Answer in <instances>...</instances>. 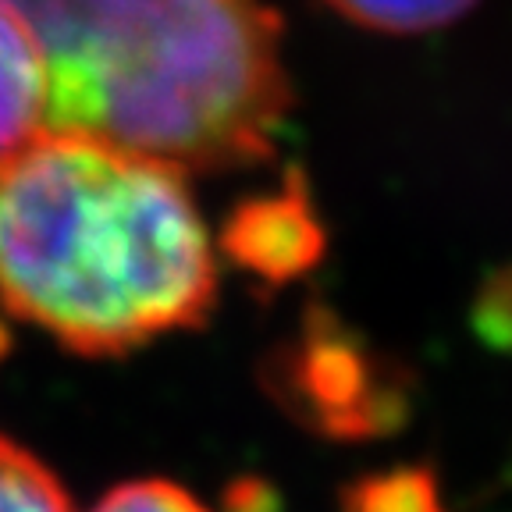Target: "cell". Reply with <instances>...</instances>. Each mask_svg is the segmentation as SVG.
<instances>
[{
	"mask_svg": "<svg viewBox=\"0 0 512 512\" xmlns=\"http://www.w3.org/2000/svg\"><path fill=\"white\" fill-rule=\"evenodd\" d=\"M217 260L185 171L47 132L0 164V303L68 349L118 356L196 328Z\"/></svg>",
	"mask_w": 512,
	"mask_h": 512,
	"instance_id": "1",
	"label": "cell"
},
{
	"mask_svg": "<svg viewBox=\"0 0 512 512\" xmlns=\"http://www.w3.org/2000/svg\"><path fill=\"white\" fill-rule=\"evenodd\" d=\"M47 64L50 132L178 171L274 157L292 79L267 0H8Z\"/></svg>",
	"mask_w": 512,
	"mask_h": 512,
	"instance_id": "2",
	"label": "cell"
},
{
	"mask_svg": "<svg viewBox=\"0 0 512 512\" xmlns=\"http://www.w3.org/2000/svg\"><path fill=\"white\" fill-rule=\"evenodd\" d=\"M264 377L288 413L331 438L395 431L409 406L399 367L328 310L306 313L303 328L274 349Z\"/></svg>",
	"mask_w": 512,
	"mask_h": 512,
	"instance_id": "3",
	"label": "cell"
},
{
	"mask_svg": "<svg viewBox=\"0 0 512 512\" xmlns=\"http://www.w3.org/2000/svg\"><path fill=\"white\" fill-rule=\"evenodd\" d=\"M221 246L235 267L249 271L264 285H285L320 260L324 224L313 210L306 185L296 175H288L281 189L264 192L232 210Z\"/></svg>",
	"mask_w": 512,
	"mask_h": 512,
	"instance_id": "4",
	"label": "cell"
},
{
	"mask_svg": "<svg viewBox=\"0 0 512 512\" xmlns=\"http://www.w3.org/2000/svg\"><path fill=\"white\" fill-rule=\"evenodd\" d=\"M50 132L47 64L8 0H0V164Z\"/></svg>",
	"mask_w": 512,
	"mask_h": 512,
	"instance_id": "5",
	"label": "cell"
},
{
	"mask_svg": "<svg viewBox=\"0 0 512 512\" xmlns=\"http://www.w3.org/2000/svg\"><path fill=\"white\" fill-rule=\"evenodd\" d=\"M345 22L388 36H420L459 22L477 0H324Z\"/></svg>",
	"mask_w": 512,
	"mask_h": 512,
	"instance_id": "6",
	"label": "cell"
},
{
	"mask_svg": "<svg viewBox=\"0 0 512 512\" xmlns=\"http://www.w3.org/2000/svg\"><path fill=\"white\" fill-rule=\"evenodd\" d=\"M342 512H445L438 480L424 466H395L349 484Z\"/></svg>",
	"mask_w": 512,
	"mask_h": 512,
	"instance_id": "7",
	"label": "cell"
},
{
	"mask_svg": "<svg viewBox=\"0 0 512 512\" xmlns=\"http://www.w3.org/2000/svg\"><path fill=\"white\" fill-rule=\"evenodd\" d=\"M0 512H72L57 473L4 434H0Z\"/></svg>",
	"mask_w": 512,
	"mask_h": 512,
	"instance_id": "8",
	"label": "cell"
},
{
	"mask_svg": "<svg viewBox=\"0 0 512 512\" xmlns=\"http://www.w3.org/2000/svg\"><path fill=\"white\" fill-rule=\"evenodd\" d=\"M89 512H210L200 498L171 480H132L107 491Z\"/></svg>",
	"mask_w": 512,
	"mask_h": 512,
	"instance_id": "9",
	"label": "cell"
},
{
	"mask_svg": "<svg viewBox=\"0 0 512 512\" xmlns=\"http://www.w3.org/2000/svg\"><path fill=\"white\" fill-rule=\"evenodd\" d=\"M473 328L491 349L512 352V264L484 281L473 306Z\"/></svg>",
	"mask_w": 512,
	"mask_h": 512,
	"instance_id": "10",
	"label": "cell"
}]
</instances>
